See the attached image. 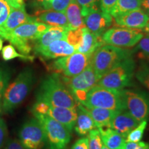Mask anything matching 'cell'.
Returning a JSON list of instances; mask_svg holds the SVG:
<instances>
[{"mask_svg":"<svg viewBox=\"0 0 149 149\" xmlns=\"http://www.w3.org/2000/svg\"><path fill=\"white\" fill-rule=\"evenodd\" d=\"M102 149H109V148H108V147L106 146L105 145H103V146H102Z\"/></svg>","mask_w":149,"mask_h":149,"instance_id":"7dc6e473","label":"cell"},{"mask_svg":"<svg viewBox=\"0 0 149 149\" xmlns=\"http://www.w3.org/2000/svg\"><path fill=\"white\" fill-rule=\"evenodd\" d=\"M35 17L37 22H42L51 26L63 27L69 29L65 12L46 10L37 13L36 17Z\"/></svg>","mask_w":149,"mask_h":149,"instance_id":"44dd1931","label":"cell"},{"mask_svg":"<svg viewBox=\"0 0 149 149\" xmlns=\"http://www.w3.org/2000/svg\"><path fill=\"white\" fill-rule=\"evenodd\" d=\"M135 51L138 52V57L144 61H149V36L143 37L138 42Z\"/></svg>","mask_w":149,"mask_h":149,"instance_id":"1f68e13d","label":"cell"},{"mask_svg":"<svg viewBox=\"0 0 149 149\" xmlns=\"http://www.w3.org/2000/svg\"><path fill=\"white\" fill-rule=\"evenodd\" d=\"M147 120H144L139 123L136 127L130 132L126 138V141H131V142H137L141 141L144 135V130L146 128Z\"/></svg>","mask_w":149,"mask_h":149,"instance_id":"f1b7e54d","label":"cell"},{"mask_svg":"<svg viewBox=\"0 0 149 149\" xmlns=\"http://www.w3.org/2000/svg\"><path fill=\"white\" fill-rule=\"evenodd\" d=\"M115 24L119 26L129 29H143L146 26L149 16L141 8L114 17Z\"/></svg>","mask_w":149,"mask_h":149,"instance_id":"9a60e30c","label":"cell"},{"mask_svg":"<svg viewBox=\"0 0 149 149\" xmlns=\"http://www.w3.org/2000/svg\"><path fill=\"white\" fill-rule=\"evenodd\" d=\"M32 112L33 114H42L51 117L64 125L72 132L77 117L76 109L54 107L46 102L37 101L33 105Z\"/></svg>","mask_w":149,"mask_h":149,"instance_id":"8fae6325","label":"cell"},{"mask_svg":"<svg viewBox=\"0 0 149 149\" xmlns=\"http://www.w3.org/2000/svg\"><path fill=\"white\" fill-rule=\"evenodd\" d=\"M64 12L68 20L69 30L84 29L86 27L81 15V7L76 0H71Z\"/></svg>","mask_w":149,"mask_h":149,"instance_id":"d4e9b609","label":"cell"},{"mask_svg":"<svg viewBox=\"0 0 149 149\" xmlns=\"http://www.w3.org/2000/svg\"><path fill=\"white\" fill-rule=\"evenodd\" d=\"M135 74L137 79L149 91V65L145 61L141 62Z\"/></svg>","mask_w":149,"mask_h":149,"instance_id":"83f0119b","label":"cell"},{"mask_svg":"<svg viewBox=\"0 0 149 149\" xmlns=\"http://www.w3.org/2000/svg\"><path fill=\"white\" fill-rule=\"evenodd\" d=\"M6 135L7 128L6 123L2 119H0V148H1L4 143Z\"/></svg>","mask_w":149,"mask_h":149,"instance_id":"f35d334b","label":"cell"},{"mask_svg":"<svg viewBox=\"0 0 149 149\" xmlns=\"http://www.w3.org/2000/svg\"><path fill=\"white\" fill-rule=\"evenodd\" d=\"M77 117L74 128L77 135L84 136L96 127L94 121L90 115L85 111L82 104H77Z\"/></svg>","mask_w":149,"mask_h":149,"instance_id":"603a6c76","label":"cell"},{"mask_svg":"<svg viewBox=\"0 0 149 149\" xmlns=\"http://www.w3.org/2000/svg\"><path fill=\"white\" fill-rule=\"evenodd\" d=\"M82 29L68 30L66 33V40L77 51L82 42Z\"/></svg>","mask_w":149,"mask_h":149,"instance_id":"4dcf8cb0","label":"cell"},{"mask_svg":"<svg viewBox=\"0 0 149 149\" xmlns=\"http://www.w3.org/2000/svg\"><path fill=\"white\" fill-rule=\"evenodd\" d=\"M76 50L66 40L54 41L46 48L37 52L44 59H56L66 57L75 53Z\"/></svg>","mask_w":149,"mask_h":149,"instance_id":"ac0fdd59","label":"cell"},{"mask_svg":"<svg viewBox=\"0 0 149 149\" xmlns=\"http://www.w3.org/2000/svg\"><path fill=\"white\" fill-rule=\"evenodd\" d=\"M2 46H3V40L0 37V51H1V49H2Z\"/></svg>","mask_w":149,"mask_h":149,"instance_id":"bcb514c9","label":"cell"},{"mask_svg":"<svg viewBox=\"0 0 149 149\" xmlns=\"http://www.w3.org/2000/svg\"><path fill=\"white\" fill-rule=\"evenodd\" d=\"M11 8H19L25 6L24 0H4Z\"/></svg>","mask_w":149,"mask_h":149,"instance_id":"b9f144b4","label":"cell"},{"mask_svg":"<svg viewBox=\"0 0 149 149\" xmlns=\"http://www.w3.org/2000/svg\"><path fill=\"white\" fill-rule=\"evenodd\" d=\"M1 55L2 58L5 61H9L15 58H21L26 60H33V57L29 55H25L19 54L16 51L15 48L13 45H7L1 49Z\"/></svg>","mask_w":149,"mask_h":149,"instance_id":"4316f807","label":"cell"},{"mask_svg":"<svg viewBox=\"0 0 149 149\" xmlns=\"http://www.w3.org/2000/svg\"><path fill=\"white\" fill-rule=\"evenodd\" d=\"M35 21H37L36 18L34 17H31L27 14L25 10V6L19 8H14L10 7V13L1 29L0 37L4 38L7 35L22 24Z\"/></svg>","mask_w":149,"mask_h":149,"instance_id":"2e32d148","label":"cell"},{"mask_svg":"<svg viewBox=\"0 0 149 149\" xmlns=\"http://www.w3.org/2000/svg\"><path fill=\"white\" fill-rule=\"evenodd\" d=\"M69 29L63 27L51 26L41 36L34 41V50L37 53L46 48L51 43L58 40H66V33Z\"/></svg>","mask_w":149,"mask_h":149,"instance_id":"d6986e66","label":"cell"},{"mask_svg":"<svg viewBox=\"0 0 149 149\" xmlns=\"http://www.w3.org/2000/svg\"><path fill=\"white\" fill-rule=\"evenodd\" d=\"M91 56L75 52L66 57H60L54 61L48 66L50 72L61 74L66 77H72L79 74L90 64Z\"/></svg>","mask_w":149,"mask_h":149,"instance_id":"9c48e42d","label":"cell"},{"mask_svg":"<svg viewBox=\"0 0 149 149\" xmlns=\"http://www.w3.org/2000/svg\"><path fill=\"white\" fill-rule=\"evenodd\" d=\"M5 149H26L20 143L19 141L12 140L7 144Z\"/></svg>","mask_w":149,"mask_h":149,"instance_id":"60d3db41","label":"cell"},{"mask_svg":"<svg viewBox=\"0 0 149 149\" xmlns=\"http://www.w3.org/2000/svg\"><path fill=\"white\" fill-rule=\"evenodd\" d=\"M52 0H37V1L38 3H40L43 7L45 6L46 5H47L48 3L51 2Z\"/></svg>","mask_w":149,"mask_h":149,"instance_id":"ee69618b","label":"cell"},{"mask_svg":"<svg viewBox=\"0 0 149 149\" xmlns=\"http://www.w3.org/2000/svg\"><path fill=\"white\" fill-rule=\"evenodd\" d=\"M100 0H76L81 9V15L84 17L90 11L97 10Z\"/></svg>","mask_w":149,"mask_h":149,"instance_id":"836d02e7","label":"cell"},{"mask_svg":"<svg viewBox=\"0 0 149 149\" xmlns=\"http://www.w3.org/2000/svg\"><path fill=\"white\" fill-rule=\"evenodd\" d=\"M135 72V62L130 56L104 74L97 85L111 90L122 91L131 85Z\"/></svg>","mask_w":149,"mask_h":149,"instance_id":"5b68a950","label":"cell"},{"mask_svg":"<svg viewBox=\"0 0 149 149\" xmlns=\"http://www.w3.org/2000/svg\"><path fill=\"white\" fill-rule=\"evenodd\" d=\"M125 109L141 122L149 117V96L142 91L122 90Z\"/></svg>","mask_w":149,"mask_h":149,"instance_id":"7c38bea8","label":"cell"},{"mask_svg":"<svg viewBox=\"0 0 149 149\" xmlns=\"http://www.w3.org/2000/svg\"><path fill=\"white\" fill-rule=\"evenodd\" d=\"M141 8L149 16V0H141Z\"/></svg>","mask_w":149,"mask_h":149,"instance_id":"7bdbcfd3","label":"cell"},{"mask_svg":"<svg viewBox=\"0 0 149 149\" xmlns=\"http://www.w3.org/2000/svg\"><path fill=\"white\" fill-rule=\"evenodd\" d=\"M71 0H52L47 5L44 7L46 10H53L64 12Z\"/></svg>","mask_w":149,"mask_h":149,"instance_id":"e575fe53","label":"cell"},{"mask_svg":"<svg viewBox=\"0 0 149 149\" xmlns=\"http://www.w3.org/2000/svg\"><path fill=\"white\" fill-rule=\"evenodd\" d=\"M88 134V149H102L103 142L99 130L93 129Z\"/></svg>","mask_w":149,"mask_h":149,"instance_id":"d6a6232c","label":"cell"},{"mask_svg":"<svg viewBox=\"0 0 149 149\" xmlns=\"http://www.w3.org/2000/svg\"><path fill=\"white\" fill-rule=\"evenodd\" d=\"M82 42L76 52L91 56L99 47L105 44L102 36L94 34L87 28L82 29Z\"/></svg>","mask_w":149,"mask_h":149,"instance_id":"ffe728a7","label":"cell"},{"mask_svg":"<svg viewBox=\"0 0 149 149\" xmlns=\"http://www.w3.org/2000/svg\"><path fill=\"white\" fill-rule=\"evenodd\" d=\"M141 8V0H118L111 12L113 17L118 15Z\"/></svg>","mask_w":149,"mask_h":149,"instance_id":"484cf974","label":"cell"},{"mask_svg":"<svg viewBox=\"0 0 149 149\" xmlns=\"http://www.w3.org/2000/svg\"><path fill=\"white\" fill-rule=\"evenodd\" d=\"M132 52L111 45H102L91 55L90 64L96 73L102 77L113 67L128 57Z\"/></svg>","mask_w":149,"mask_h":149,"instance_id":"3957f363","label":"cell"},{"mask_svg":"<svg viewBox=\"0 0 149 149\" xmlns=\"http://www.w3.org/2000/svg\"><path fill=\"white\" fill-rule=\"evenodd\" d=\"M19 137L20 143L26 149H42L46 144L44 128L35 117L22 126Z\"/></svg>","mask_w":149,"mask_h":149,"instance_id":"4fadbf2b","label":"cell"},{"mask_svg":"<svg viewBox=\"0 0 149 149\" xmlns=\"http://www.w3.org/2000/svg\"><path fill=\"white\" fill-rule=\"evenodd\" d=\"M118 0H100V9L104 12L111 14Z\"/></svg>","mask_w":149,"mask_h":149,"instance_id":"8d00e7d4","label":"cell"},{"mask_svg":"<svg viewBox=\"0 0 149 149\" xmlns=\"http://www.w3.org/2000/svg\"><path fill=\"white\" fill-rule=\"evenodd\" d=\"M59 76L77 103L80 104L84 101L88 91L94 86L97 85L98 81L101 78L93 70L90 64L82 72L74 77H66Z\"/></svg>","mask_w":149,"mask_h":149,"instance_id":"ba28073f","label":"cell"},{"mask_svg":"<svg viewBox=\"0 0 149 149\" xmlns=\"http://www.w3.org/2000/svg\"><path fill=\"white\" fill-rule=\"evenodd\" d=\"M86 28L99 36L107 31L113 24V17L101 9L90 11L83 17Z\"/></svg>","mask_w":149,"mask_h":149,"instance_id":"5bb4252c","label":"cell"},{"mask_svg":"<svg viewBox=\"0 0 149 149\" xmlns=\"http://www.w3.org/2000/svg\"><path fill=\"white\" fill-rule=\"evenodd\" d=\"M33 115L44 128L48 149H67L71 139L72 132L48 115Z\"/></svg>","mask_w":149,"mask_h":149,"instance_id":"52a82bcc","label":"cell"},{"mask_svg":"<svg viewBox=\"0 0 149 149\" xmlns=\"http://www.w3.org/2000/svg\"><path fill=\"white\" fill-rule=\"evenodd\" d=\"M140 122H139L135 117L132 116L130 113L124 111H117L111 122V128L120 133L124 138L132 130H133Z\"/></svg>","mask_w":149,"mask_h":149,"instance_id":"e0dca14e","label":"cell"},{"mask_svg":"<svg viewBox=\"0 0 149 149\" xmlns=\"http://www.w3.org/2000/svg\"><path fill=\"white\" fill-rule=\"evenodd\" d=\"M144 37L141 29L124 27H113L106 31L102 35L105 44L117 47H133Z\"/></svg>","mask_w":149,"mask_h":149,"instance_id":"30bf717a","label":"cell"},{"mask_svg":"<svg viewBox=\"0 0 149 149\" xmlns=\"http://www.w3.org/2000/svg\"><path fill=\"white\" fill-rule=\"evenodd\" d=\"M83 106V105H82ZM84 109L92 117L96 127L111 128V122L117 111L97 107H88L83 106Z\"/></svg>","mask_w":149,"mask_h":149,"instance_id":"7402d4cb","label":"cell"},{"mask_svg":"<svg viewBox=\"0 0 149 149\" xmlns=\"http://www.w3.org/2000/svg\"><path fill=\"white\" fill-rule=\"evenodd\" d=\"M51 26L40 22H28L16 28L4 37L23 55H28L32 50L30 42H34Z\"/></svg>","mask_w":149,"mask_h":149,"instance_id":"277c9868","label":"cell"},{"mask_svg":"<svg viewBox=\"0 0 149 149\" xmlns=\"http://www.w3.org/2000/svg\"><path fill=\"white\" fill-rule=\"evenodd\" d=\"M104 145L109 149H123L126 139L111 128H98Z\"/></svg>","mask_w":149,"mask_h":149,"instance_id":"cb8c5ba5","label":"cell"},{"mask_svg":"<svg viewBox=\"0 0 149 149\" xmlns=\"http://www.w3.org/2000/svg\"><path fill=\"white\" fill-rule=\"evenodd\" d=\"M10 72L6 67L0 66V111L2 105L3 94L10 79Z\"/></svg>","mask_w":149,"mask_h":149,"instance_id":"f546056e","label":"cell"},{"mask_svg":"<svg viewBox=\"0 0 149 149\" xmlns=\"http://www.w3.org/2000/svg\"><path fill=\"white\" fill-rule=\"evenodd\" d=\"M10 7L4 0H0V34L1 29L8 17Z\"/></svg>","mask_w":149,"mask_h":149,"instance_id":"d590c367","label":"cell"},{"mask_svg":"<svg viewBox=\"0 0 149 149\" xmlns=\"http://www.w3.org/2000/svg\"><path fill=\"white\" fill-rule=\"evenodd\" d=\"M143 30H144V32L146 33V34L148 35V36H149V19H148V22H147L146 26L143 29Z\"/></svg>","mask_w":149,"mask_h":149,"instance_id":"f6af8a7d","label":"cell"},{"mask_svg":"<svg viewBox=\"0 0 149 149\" xmlns=\"http://www.w3.org/2000/svg\"><path fill=\"white\" fill-rule=\"evenodd\" d=\"M123 149H149V144L144 141L131 142L126 141Z\"/></svg>","mask_w":149,"mask_h":149,"instance_id":"74e56055","label":"cell"},{"mask_svg":"<svg viewBox=\"0 0 149 149\" xmlns=\"http://www.w3.org/2000/svg\"><path fill=\"white\" fill-rule=\"evenodd\" d=\"M81 104L117 111L126 110L122 91L111 90L99 85L94 86L88 91Z\"/></svg>","mask_w":149,"mask_h":149,"instance_id":"8992f818","label":"cell"},{"mask_svg":"<svg viewBox=\"0 0 149 149\" xmlns=\"http://www.w3.org/2000/svg\"><path fill=\"white\" fill-rule=\"evenodd\" d=\"M34 81V72L31 68H26L13 82L8 84L3 94L1 105L5 113H11L22 103L32 88Z\"/></svg>","mask_w":149,"mask_h":149,"instance_id":"7a4b0ae2","label":"cell"},{"mask_svg":"<svg viewBox=\"0 0 149 149\" xmlns=\"http://www.w3.org/2000/svg\"><path fill=\"white\" fill-rule=\"evenodd\" d=\"M37 101L69 109H76L78 104L59 74L55 73L42 80L37 93Z\"/></svg>","mask_w":149,"mask_h":149,"instance_id":"6da1fadb","label":"cell"},{"mask_svg":"<svg viewBox=\"0 0 149 149\" xmlns=\"http://www.w3.org/2000/svg\"><path fill=\"white\" fill-rule=\"evenodd\" d=\"M71 149H88V137H82L75 141Z\"/></svg>","mask_w":149,"mask_h":149,"instance_id":"ab89813d","label":"cell"}]
</instances>
